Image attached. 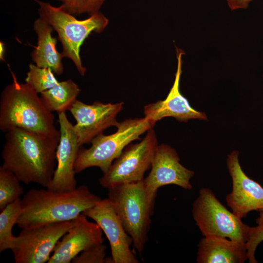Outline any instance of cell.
<instances>
[{"label":"cell","mask_w":263,"mask_h":263,"mask_svg":"<svg viewBox=\"0 0 263 263\" xmlns=\"http://www.w3.org/2000/svg\"><path fill=\"white\" fill-rule=\"evenodd\" d=\"M4 137L1 166L14 173L21 182L48 188L56 169L60 136L12 128L5 132Z\"/></svg>","instance_id":"cell-1"},{"label":"cell","mask_w":263,"mask_h":263,"mask_svg":"<svg viewBox=\"0 0 263 263\" xmlns=\"http://www.w3.org/2000/svg\"><path fill=\"white\" fill-rule=\"evenodd\" d=\"M101 199L85 185L65 192L32 188L21 199L17 225L23 229L73 221Z\"/></svg>","instance_id":"cell-2"},{"label":"cell","mask_w":263,"mask_h":263,"mask_svg":"<svg viewBox=\"0 0 263 263\" xmlns=\"http://www.w3.org/2000/svg\"><path fill=\"white\" fill-rule=\"evenodd\" d=\"M11 83L2 90L0 99V130L5 132L19 128L52 136H60L53 112L38 94L27 84L20 83L11 71Z\"/></svg>","instance_id":"cell-3"},{"label":"cell","mask_w":263,"mask_h":263,"mask_svg":"<svg viewBox=\"0 0 263 263\" xmlns=\"http://www.w3.org/2000/svg\"><path fill=\"white\" fill-rule=\"evenodd\" d=\"M108 194L133 248L141 254L148 241L156 198L148 193L143 180L114 187L108 189Z\"/></svg>","instance_id":"cell-4"},{"label":"cell","mask_w":263,"mask_h":263,"mask_svg":"<svg viewBox=\"0 0 263 263\" xmlns=\"http://www.w3.org/2000/svg\"><path fill=\"white\" fill-rule=\"evenodd\" d=\"M39 5V16L46 21L58 35L61 42L63 56L70 59L81 76L86 69L81 61L80 48L92 32H102L108 23V19L99 11L85 19L79 20L61 6L55 7L48 2L34 0Z\"/></svg>","instance_id":"cell-5"},{"label":"cell","mask_w":263,"mask_h":263,"mask_svg":"<svg viewBox=\"0 0 263 263\" xmlns=\"http://www.w3.org/2000/svg\"><path fill=\"white\" fill-rule=\"evenodd\" d=\"M154 126L145 117L119 122L114 133L98 135L92 140L89 149L81 147L75 165V173L94 167L99 168L104 173L129 144L140 139L142 134Z\"/></svg>","instance_id":"cell-6"},{"label":"cell","mask_w":263,"mask_h":263,"mask_svg":"<svg viewBox=\"0 0 263 263\" xmlns=\"http://www.w3.org/2000/svg\"><path fill=\"white\" fill-rule=\"evenodd\" d=\"M192 213L204 236H218L244 243L248 239L251 226L229 211L209 188L200 189Z\"/></svg>","instance_id":"cell-7"},{"label":"cell","mask_w":263,"mask_h":263,"mask_svg":"<svg viewBox=\"0 0 263 263\" xmlns=\"http://www.w3.org/2000/svg\"><path fill=\"white\" fill-rule=\"evenodd\" d=\"M138 143L130 144L123 150L109 169L99 179V183L108 189L120 185L144 180L145 172L150 169L158 145L154 130L151 129Z\"/></svg>","instance_id":"cell-8"},{"label":"cell","mask_w":263,"mask_h":263,"mask_svg":"<svg viewBox=\"0 0 263 263\" xmlns=\"http://www.w3.org/2000/svg\"><path fill=\"white\" fill-rule=\"evenodd\" d=\"M74 220L21 229L11 249L16 263L48 262L51 254Z\"/></svg>","instance_id":"cell-9"},{"label":"cell","mask_w":263,"mask_h":263,"mask_svg":"<svg viewBox=\"0 0 263 263\" xmlns=\"http://www.w3.org/2000/svg\"><path fill=\"white\" fill-rule=\"evenodd\" d=\"M123 105V102L113 104L99 101L87 104L76 100L69 111L76 121L74 128L79 145L91 143L106 129L116 127L119 123L116 116Z\"/></svg>","instance_id":"cell-10"},{"label":"cell","mask_w":263,"mask_h":263,"mask_svg":"<svg viewBox=\"0 0 263 263\" xmlns=\"http://www.w3.org/2000/svg\"><path fill=\"white\" fill-rule=\"evenodd\" d=\"M82 213L93 219L104 233L110 243L113 263H139L131 248L132 239L108 198L101 199Z\"/></svg>","instance_id":"cell-11"},{"label":"cell","mask_w":263,"mask_h":263,"mask_svg":"<svg viewBox=\"0 0 263 263\" xmlns=\"http://www.w3.org/2000/svg\"><path fill=\"white\" fill-rule=\"evenodd\" d=\"M194 171L184 167L174 149L162 144L158 145L153 158L150 171L143 183L149 195L156 198L158 189L169 185H175L190 190V182Z\"/></svg>","instance_id":"cell-12"},{"label":"cell","mask_w":263,"mask_h":263,"mask_svg":"<svg viewBox=\"0 0 263 263\" xmlns=\"http://www.w3.org/2000/svg\"><path fill=\"white\" fill-rule=\"evenodd\" d=\"M58 117L60 138L56 152L57 164L51 183L47 188L65 192L77 188L75 165L81 146L74 125L65 112L58 113Z\"/></svg>","instance_id":"cell-13"},{"label":"cell","mask_w":263,"mask_h":263,"mask_svg":"<svg viewBox=\"0 0 263 263\" xmlns=\"http://www.w3.org/2000/svg\"><path fill=\"white\" fill-rule=\"evenodd\" d=\"M239 154L234 150L227 156V167L232 188L225 200L232 212L242 219L252 211L263 210V187L243 171L239 162Z\"/></svg>","instance_id":"cell-14"},{"label":"cell","mask_w":263,"mask_h":263,"mask_svg":"<svg viewBox=\"0 0 263 263\" xmlns=\"http://www.w3.org/2000/svg\"><path fill=\"white\" fill-rule=\"evenodd\" d=\"M176 51L177 71L174 83L167 97L163 100H158L144 107V117L154 125L156 122L166 117H173L179 121L185 122L191 119L207 120L206 114L193 108L180 92L182 58L185 53L183 50L177 48Z\"/></svg>","instance_id":"cell-15"},{"label":"cell","mask_w":263,"mask_h":263,"mask_svg":"<svg viewBox=\"0 0 263 263\" xmlns=\"http://www.w3.org/2000/svg\"><path fill=\"white\" fill-rule=\"evenodd\" d=\"M103 231L95 222L83 213L74 220L73 225L57 243L48 263H70L89 246L103 243Z\"/></svg>","instance_id":"cell-16"},{"label":"cell","mask_w":263,"mask_h":263,"mask_svg":"<svg viewBox=\"0 0 263 263\" xmlns=\"http://www.w3.org/2000/svg\"><path fill=\"white\" fill-rule=\"evenodd\" d=\"M247 260L246 243L218 236H207L198 244V263H243Z\"/></svg>","instance_id":"cell-17"},{"label":"cell","mask_w":263,"mask_h":263,"mask_svg":"<svg viewBox=\"0 0 263 263\" xmlns=\"http://www.w3.org/2000/svg\"><path fill=\"white\" fill-rule=\"evenodd\" d=\"M33 28L38 37L37 45L31 54L33 62L38 67L50 68L55 74L61 75L64 56L56 49L57 39L52 35L53 28L40 17L35 21Z\"/></svg>","instance_id":"cell-18"},{"label":"cell","mask_w":263,"mask_h":263,"mask_svg":"<svg viewBox=\"0 0 263 263\" xmlns=\"http://www.w3.org/2000/svg\"><path fill=\"white\" fill-rule=\"evenodd\" d=\"M80 93L78 86L72 79L59 81L51 89L40 94L46 108L58 113L69 111Z\"/></svg>","instance_id":"cell-19"},{"label":"cell","mask_w":263,"mask_h":263,"mask_svg":"<svg viewBox=\"0 0 263 263\" xmlns=\"http://www.w3.org/2000/svg\"><path fill=\"white\" fill-rule=\"evenodd\" d=\"M0 213V252L11 250L16 239L12 233L21 212V198L7 205Z\"/></svg>","instance_id":"cell-20"},{"label":"cell","mask_w":263,"mask_h":263,"mask_svg":"<svg viewBox=\"0 0 263 263\" xmlns=\"http://www.w3.org/2000/svg\"><path fill=\"white\" fill-rule=\"evenodd\" d=\"M21 182L12 172L0 167V210L20 198L24 192Z\"/></svg>","instance_id":"cell-21"},{"label":"cell","mask_w":263,"mask_h":263,"mask_svg":"<svg viewBox=\"0 0 263 263\" xmlns=\"http://www.w3.org/2000/svg\"><path fill=\"white\" fill-rule=\"evenodd\" d=\"M25 83L38 94H41L56 85L59 81L49 68L40 67L30 63Z\"/></svg>","instance_id":"cell-22"},{"label":"cell","mask_w":263,"mask_h":263,"mask_svg":"<svg viewBox=\"0 0 263 263\" xmlns=\"http://www.w3.org/2000/svg\"><path fill=\"white\" fill-rule=\"evenodd\" d=\"M73 263H113L112 257H106V246L103 243L94 244L74 258Z\"/></svg>","instance_id":"cell-23"},{"label":"cell","mask_w":263,"mask_h":263,"mask_svg":"<svg viewBox=\"0 0 263 263\" xmlns=\"http://www.w3.org/2000/svg\"><path fill=\"white\" fill-rule=\"evenodd\" d=\"M105 0H68L60 6L68 13L75 15H92L99 11Z\"/></svg>","instance_id":"cell-24"},{"label":"cell","mask_w":263,"mask_h":263,"mask_svg":"<svg viewBox=\"0 0 263 263\" xmlns=\"http://www.w3.org/2000/svg\"><path fill=\"white\" fill-rule=\"evenodd\" d=\"M256 219L257 225L251 226L248 239L246 243L247 260L249 263H257L255 254L259 244L263 241V210L260 211Z\"/></svg>","instance_id":"cell-25"},{"label":"cell","mask_w":263,"mask_h":263,"mask_svg":"<svg viewBox=\"0 0 263 263\" xmlns=\"http://www.w3.org/2000/svg\"><path fill=\"white\" fill-rule=\"evenodd\" d=\"M231 10L246 9L253 0H226Z\"/></svg>","instance_id":"cell-26"},{"label":"cell","mask_w":263,"mask_h":263,"mask_svg":"<svg viewBox=\"0 0 263 263\" xmlns=\"http://www.w3.org/2000/svg\"><path fill=\"white\" fill-rule=\"evenodd\" d=\"M5 44L2 41L0 42V58L2 61H4V54L5 52Z\"/></svg>","instance_id":"cell-27"},{"label":"cell","mask_w":263,"mask_h":263,"mask_svg":"<svg viewBox=\"0 0 263 263\" xmlns=\"http://www.w3.org/2000/svg\"><path fill=\"white\" fill-rule=\"evenodd\" d=\"M61 1L62 2V4L66 3L68 0H58Z\"/></svg>","instance_id":"cell-28"}]
</instances>
